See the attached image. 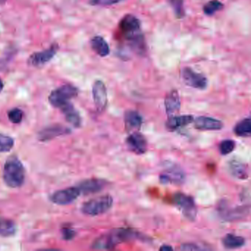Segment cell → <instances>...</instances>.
I'll return each mask as SVG.
<instances>
[{"label":"cell","mask_w":251,"mask_h":251,"mask_svg":"<svg viewBox=\"0 0 251 251\" xmlns=\"http://www.w3.org/2000/svg\"><path fill=\"white\" fill-rule=\"evenodd\" d=\"M119 33L120 37L126 42L133 52L139 55L146 53L147 47L145 36L141 28L139 19L132 14L123 17L119 23Z\"/></svg>","instance_id":"6da1fadb"},{"label":"cell","mask_w":251,"mask_h":251,"mask_svg":"<svg viewBox=\"0 0 251 251\" xmlns=\"http://www.w3.org/2000/svg\"><path fill=\"white\" fill-rule=\"evenodd\" d=\"M140 239V233L134 230L120 227L100 236L93 242L92 247L94 249L111 250L123 242Z\"/></svg>","instance_id":"7a4b0ae2"},{"label":"cell","mask_w":251,"mask_h":251,"mask_svg":"<svg viewBox=\"0 0 251 251\" xmlns=\"http://www.w3.org/2000/svg\"><path fill=\"white\" fill-rule=\"evenodd\" d=\"M3 180L5 184L11 188L23 186L25 179L24 166L17 157L10 156L5 161L3 168Z\"/></svg>","instance_id":"3957f363"},{"label":"cell","mask_w":251,"mask_h":251,"mask_svg":"<svg viewBox=\"0 0 251 251\" xmlns=\"http://www.w3.org/2000/svg\"><path fill=\"white\" fill-rule=\"evenodd\" d=\"M114 200L109 195H102L84 202L81 207L83 214L89 216H99L111 209Z\"/></svg>","instance_id":"277c9868"},{"label":"cell","mask_w":251,"mask_h":251,"mask_svg":"<svg viewBox=\"0 0 251 251\" xmlns=\"http://www.w3.org/2000/svg\"><path fill=\"white\" fill-rule=\"evenodd\" d=\"M78 95V89L71 84H66L51 92L48 100L50 103L55 108H61L70 102L73 98Z\"/></svg>","instance_id":"5b68a950"},{"label":"cell","mask_w":251,"mask_h":251,"mask_svg":"<svg viewBox=\"0 0 251 251\" xmlns=\"http://www.w3.org/2000/svg\"><path fill=\"white\" fill-rule=\"evenodd\" d=\"M173 202L187 220L194 221L196 219L198 208L193 198L185 194L177 193L174 195Z\"/></svg>","instance_id":"8992f818"},{"label":"cell","mask_w":251,"mask_h":251,"mask_svg":"<svg viewBox=\"0 0 251 251\" xmlns=\"http://www.w3.org/2000/svg\"><path fill=\"white\" fill-rule=\"evenodd\" d=\"M250 208L249 205L229 207L227 204L222 202L219 207L218 211L220 217L226 221H239L249 215Z\"/></svg>","instance_id":"52a82bcc"},{"label":"cell","mask_w":251,"mask_h":251,"mask_svg":"<svg viewBox=\"0 0 251 251\" xmlns=\"http://www.w3.org/2000/svg\"><path fill=\"white\" fill-rule=\"evenodd\" d=\"M181 77L186 86L193 89L204 90L208 86V79L206 77L194 71L190 67H184L181 70Z\"/></svg>","instance_id":"ba28073f"},{"label":"cell","mask_w":251,"mask_h":251,"mask_svg":"<svg viewBox=\"0 0 251 251\" xmlns=\"http://www.w3.org/2000/svg\"><path fill=\"white\" fill-rule=\"evenodd\" d=\"M80 195V192L78 188L74 186L57 191L51 195L50 200L57 205H66L74 202Z\"/></svg>","instance_id":"9c48e42d"},{"label":"cell","mask_w":251,"mask_h":251,"mask_svg":"<svg viewBox=\"0 0 251 251\" xmlns=\"http://www.w3.org/2000/svg\"><path fill=\"white\" fill-rule=\"evenodd\" d=\"M94 102L98 112L102 113L108 104V94L106 86L102 80H96L92 86Z\"/></svg>","instance_id":"30bf717a"},{"label":"cell","mask_w":251,"mask_h":251,"mask_svg":"<svg viewBox=\"0 0 251 251\" xmlns=\"http://www.w3.org/2000/svg\"><path fill=\"white\" fill-rule=\"evenodd\" d=\"M58 45L53 44L49 49L41 52H35L30 55L27 60V63L31 67H40L45 65L51 61L58 50Z\"/></svg>","instance_id":"8fae6325"},{"label":"cell","mask_w":251,"mask_h":251,"mask_svg":"<svg viewBox=\"0 0 251 251\" xmlns=\"http://www.w3.org/2000/svg\"><path fill=\"white\" fill-rule=\"evenodd\" d=\"M185 173L180 167L174 165L166 169L160 175V182L163 184H181L185 180Z\"/></svg>","instance_id":"7c38bea8"},{"label":"cell","mask_w":251,"mask_h":251,"mask_svg":"<svg viewBox=\"0 0 251 251\" xmlns=\"http://www.w3.org/2000/svg\"><path fill=\"white\" fill-rule=\"evenodd\" d=\"M127 148L136 155H142L148 150V142L144 135L139 132H135L129 135L126 139Z\"/></svg>","instance_id":"4fadbf2b"},{"label":"cell","mask_w":251,"mask_h":251,"mask_svg":"<svg viewBox=\"0 0 251 251\" xmlns=\"http://www.w3.org/2000/svg\"><path fill=\"white\" fill-rule=\"evenodd\" d=\"M108 183L105 180L98 178H91L83 180L77 185V188L80 192V195H92L103 190Z\"/></svg>","instance_id":"5bb4252c"},{"label":"cell","mask_w":251,"mask_h":251,"mask_svg":"<svg viewBox=\"0 0 251 251\" xmlns=\"http://www.w3.org/2000/svg\"><path fill=\"white\" fill-rule=\"evenodd\" d=\"M70 132H71V130L68 127H64L61 125H55V126H50V127L42 130L39 133V139L42 142H48V141L52 140V139L58 137V136L69 134Z\"/></svg>","instance_id":"9a60e30c"},{"label":"cell","mask_w":251,"mask_h":251,"mask_svg":"<svg viewBox=\"0 0 251 251\" xmlns=\"http://www.w3.org/2000/svg\"><path fill=\"white\" fill-rule=\"evenodd\" d=\"M194 123L195 128L201 130H220L223 127V122L205 116L198 117Z\"/></svg>","instance_id":"2e32d148"},{"label":"cell","mask_w":251,"mask_h":251,"mask_svg":"<svg viewBox=\"0 0 251 251\" xmlns=\"http://www.w3.org/2000/svg\"><path fill=\"white\" fill-rule=\"evenodd\" d=\"M166 113L169 117L176 115L180 108V100L178 92L174 89L169 92L164 100Z\"/></svg>","instance_id":"e0dca14e"},{"label":"cell","mask_w":251,"mask_h":251,"mask_svg":"<svg viewBox=\"0 0 251 251\" xmlns=\"http://www.w3.org/2000/svg\"><path fill=\"white\" fill-rule=\"evenodd\" d=\"M192 122H194L192 115L172 116L166 122V127L170 131H174L189 126Z\"/></svg>","instance_id":"ac0fdd59"},{"label":"cell","mask_w":251,"mask_h":251,"mask_svg":"<svg viewBox=\"0 0 251 251\" xmlns=\"http://www.w3.org/2000/svg\"><path fill=\"white\" fill-rule=\"evenodd\" d=\"M61 111L65 116L66 120L73 125L74 127H79L81 126L82 120L77 110L73 106V104H66L64 106L61 107Z\"/></svg>","instance_id":"d6986e66"},{"label":"cell","mask_w":251,"mask_h":251,"mask_svg":"<svg viewBox=\"0 0 251 251\" xmlns=\"http://www.w3.org/2000/svg\"><path fill=\"white\" fill-rule=\"evenodd\" d=\"M90 45L92 50L102 58L108 56L110 54L109 45L102 36H96L92 38Z\"/></svg>","instance_id":"ffe728a7"},{"label":"cell","mask_w":251,"mask_h":251,"mask_svg":"<svg viewBox=\"0 0 251 251\" xmlns=\"http://www.w3.org/2000/svg\"><path fill=\"white\" fill-rule=\"evenodd\" d=\"M125 123L129 128H140L143 123V118L138 111L129 110L125 114Z\"/></svg>","instance_id":"44dd1931"},{"label":"cell","mask_w":251,"mask_h":251,"mask_svg":"<svg viewBox=\"0 0 251 251\" xmlns=\"http://www.w3.org/2000/svg\"><path fill=\"white\" fill-rule=\"evenodd\" d=\"M229 170L233 177L240 180H245L248 177V168L246 164L239 161H232L229 164Z\"/></svg>","instance_id":"7402d4cb"},{"label":"cell","mask_w":251,"mask_h":251,"mask_svg":"<svg viewBox=\"0 0 251 251\" xmlns=\"http://www.w3.org/2000/svg\"><path fill=\"white\" fill-rule=\"evenodd\" d=\"M245 239L233 233H227L223 239V245L227 249H237L245 245Z\"/></svg>","instance_id":"603a6c76"},{"label":"cell","mask_w":251,"mask_h":251,"mask_svg":"<svg viewBox=\"0 0 251 251\" xmlns=\"http://www.w3.org/2000/svg\"><path fill=\"white\" fill-rule=\"evenodd\" d=\"M235 134L240 137H250L251 135V121L250 118L241 120L233 129Z\"/></svg>","instance_id":"cb8c5ba5"},{"label":"cell","mask_w":251,"mask_h":251,"mask_svg":"<svg viewBox=\"0 0 251 251\" xmlns=\"http://www.w3.org/2000/svg\"><path fill=\"white\" fill-rule=\"evenodd\" d=\"M17 232V226L12 220L0 218V236H13Z\"/></svg>","instance_id":"d4e9b609"},{"label":"cell","mask_w":251,"mask_h":251,"mask_svg":"<svg viewBox=\"0 0 251 251\" xmlns=\"http://www.w3.org/2000/svg\"><path fill=\"white\" fill-rule=\"evenodd\" d=\"M223 8V4L219 0H211L204 5L202 11L206 16H213Z\"/></svg>","instance_id":"484cf974"},{"label":"cell","mask_w":251,"mask_h":251,"mask_svg":"<svg viewBox=\"0 0 251 251\" xmlns=\"http://www.w3.org/2000/svg\"><path fill=\"white\" fill-rule=\"evenodd\" d=\"M14 146V139L9 136L0 133V152H9Z\"/></svg>","instance_id":"4316f807"},{"label":"cell","mask_w":251,"mask_h":251,"mask_svg":"<svg viewBox=\"0 0 251 251\" xmlns=\"http://www.w3.org/2000/svg\"><path fill=\"white\" fill-rule=\"evenodd\" d=\"M170 5L177 19H183L185 17L183 0H169Z\"/></svg>","instance_id":"83f0119b"},{"label":"cell","mask_w":251,"mask_h":251,"mask_svg":"<svg viewBox=\"0 0 251 251\" xmlns=\"http://www.w3.org/2000/svg\"><path fill=\"white\" fill-rule=\"evenodd\" d=\"M235 147H236V144H235L233 140H231V139H226V140L223 141L220 144L219 150H220V153L222 155H226L231 153L233 150L235 149Z\"/></svg>","instance_id":"f1b7e54d"},{"label":"cell","mask_w":251,"mask_h":251,"mask_svg":"<svg viewBox=\"0 0 251 251\" xmlns=\"http://www.w3.org/2000/svg\"><path fill=\"white\" fill-rule=\"evenodd\" d=\"M8 117L11 123L19 124L23 121L24 112L20 108H14L8 112Z\"/></svg>","instance_id":"f546056e"},{"label":"cell","mask_w":251,"mask_h":251,"mask_svg":"<svg viewBox=\"0 0 251 251\" xmlns=\"http://www.w3.org/2000/svg\"><path fill=\"white\" fill-rule=\"evenodd\" d=\"M125 0H89V3L92 6L107 7L117 5Z\"/></svg>","instance_id":"4dcf8cb0"},{"label":"cell","mask_w":251,"mask_h":251,"mask_svg":"<svg viewBox=\"0 0 251 251\" xmlns=\"http://www.w3.org/2000/svg\"><path fill=\"white\" fill-rule=\"evenodd\" d=\"M182 251H202L205 250L204 248H201V245L195 243L183 244L180 247Z\"/></svg>","instance_id":"1f68e13d"},{"label":"cell","mask_w":251,"mask_h":251,"mask_svg":"<svg viewBox=\"0 0 251 251\" xmlns=\"http://www.w3.org/2000/svg\"><path fill=\"white\" fill-rule=\"evenodd\" d=\"M62 233L64 239H67V240L73 239L76 235V232L71 228H64Z\"/></svg>","instance_id":"d6a6232c"},{"label":"cell","mask_w":251,"mask_h":251,"mask_svg":"<svg viewBox=\"0 0 251 251\" xmlns=\"http://www.w3.org/2000/svg\"><path fill=\"white\" fill-rule=\"evenodd\" d=\"M173 248L170 245H162V246L160 248V251H173Z\"/></svg>","instance_id":"836d02e7"},{"label":"cell","mask_w":251,"mask_h":251,"mask_svg":"<svg viewBox=\"0 0 251 251\" xmlns=\"http://www.w3.org/2000/svg\"><path fill=\"white\" fill-rule=\"evenodd\" d=\"M4 88V83L2 80L0 79V92H2Z\"/></svg>","instance_id":"e575fe53"}]
</instances>
